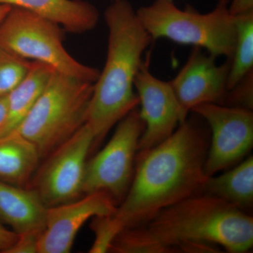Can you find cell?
<instances>
[{"mask_svg": "<svg viewBox=\"0 0 253 253\" xmlns=\"http://www.w3.org/2000/svg\"><path fill=\"white\" fill-rule=\"evenodd\" d=\"M209 144L208 131L186 119L167 139L136 155L126 196L116 212L101 218L105 229L116 239L124 229L142 225L165 208L200 194L208 177Z\"/></svg>", "mask_w": 253, "mask_h": 253, "instance_id": "1", "label": "cell"}, {"mask_svg": "<svg viewBox=\"0 0 253 253\" xmlns=\"http://www.w3.org/2000/svg\"><path fill=\"white\" fill-rule=\"evenodd\" d=\"M253 110L218 104H203L193 112L207 122L211 132L204 165L207 176L241 162L253 146Z\"/></svg>", "mask_w": 253, "mask_h": 253, "instance_id": "9", "label": "cell"}, {"mask_svg": "<svg viewBox=\"0 0 253 253\" xmlns=\"http://www.w3.org/2000/svg\"><path fill=\"white\" fill-rule=\"evenodd\" d=\"M41 159L36 145L17 131L0 138V180L28 187Z\"/></svg>", "mask_w": 253, "mask_h": 253, "instance_id": "15", "label": "cell"}, {"mask_svg": "<svg viewBox=\"0 0 253 253\" xmlns=\"http://www.w3.org/2000/svg\"><path fill=\"white\" fill-rule=\"evenodd\" d=\"M151 51H147L134 80V87L141 106L139 113L145 123L137 154H143L167 139L177 126L187 119L183 115L169 82L161 81L151 73Z\"/></svg>", "mask_w": 253, "mask_h": 253, "instance_id": "10", "label": "cell"}, {"mask_svg": "<svg viewBox=\"0 0 253 253\" xmlns=\"http://www.w3.org/2000/svg\"><path fill=\"white\" fill-rule=\"evenodd\" d=\"M253 72L248 74L239 84L227 91L224 99L228 104L226 106L253 110Z\"/></svg>", "mask_w": 253, "mask_h": 253, "instance_id": "20", "label": "cell"}, {"mask_svg": "<svg viewBox=\"0 0 253 253\" xmlns=\"http://www.w3.org/2000/svg\"><path fill=\"white\" fill-rule=\"evenodd\" d=\"M11 8V6L9 5L0 4V23L6 17Z\"/></svg>", "mask_w": 253, "mask_h": 253, "instance_id": "25", "label": "cell"}, {"mask_svg": "<svg viewBox=\"0 0 253 253\" xmlns=\"http://www.w3.org/2000/svg\"><path fill=\"white\" fill-rule=\"evenodd\" d=\"M145 129L135 109L119 123L108 144L86 161L83 194L103 191L117 204L131 185L135 169L138 145Z\"/></svg>", "mask_w": 253, "mask_h": 253, "instance_id": "7", "label": "cell"}, {"mask_svg": "<svg viewBox=\"0 0 253 253\" xmlns=\"http://www.w3.org/2000/svg\"><path fill=\"white\" fill-rule=\"evenodd\" d=\"M168 1H173V0H168Z\"/></svg>", "mask_w": 253, "mask_h": 253, "instance_id": "26", "label": "cell"}, {"mask_svg": "<svg viewBox=\"0 0 253 253\" xmlns=\"http://www.w3.org/2000/svg\"><path fill=\"white\" fill-rule=\"evenodd\" d=\"M236 16L237 36L228 76V91L253 71V11Z\"/></svg>", "mask_w": 253, "mask_h": 253, "instance_id": "18", "label": "cell"}, {"mask_svg": "<svg viewBox=\"0 0 253 253\" xmlns=\"http://www.w3.org/2000/svg\"><path fill=\"white\" fill-rule=\"evenodd\" d=\"M117 207L109 194L96 191L72 202L48 208L38 253L71 252L78 231L86 221L98 216L111 215Z\"/></svg>", "mask_w": 253, "mask_h": 253, "instance_id": "12", "label": "cell"}, {"mask_svg": "<svg viewBox=\"0 0 253 253\" xmlns=\"http://www.w3.org/2000/svg\"><path fill=\"white\" fill-rule=\"evenodd\" d=\"M62 30L50 20L11 6L0 23V46L29 61L49 65L57 72L94 83L100 71L70 55L63 46Z\"/></svg>", "mask_w": 253, "mask_h": 253, "instance_id": "6", "label": "cell"}, {"mask_svg": "<svg viewBox=\"0 0 253 253\" xmlns=\"http://www.w3.org/2000/svg\"><path fill=\"white\" fill-rule=\"evenodd\" d=\"M6 109H7L6 96L0 98V126H2L6 118Z\"/></svg>", "mask_w": 253, "mask_h": 253, "instance_id": "24", "label": "cell"}, {"mask_svg": "<svg viewBox=\"0 0 253 253\" xmlns=\"http://www.w3.org/2000/svg\"><path fill=\"white\" fill-rule=\"evenodd\" d=\"M208 243L231 253L253 246V219L224 200L195 194L160 211L142 225L127 228L114 239L109 252L179 253L186 243Z\"/></svg>", "mask_w": 253, "mask_h": 253, "instance_id": "2", "label": "cell"}, {"mask_svg": "<svg viewBox=\"0 0 253 253\" xmlns=\"http://www.w3.org/2000/svg\"><path fill=\"white\" fill-rule=\"evenodd\" d=\"M104 16L109 29L107 57L94 83L86 121L94 134L93 148L139 104L134 80L153 41L127 0L113 1Z\"/></svg>", "mask_w": 253, "mask_h": 253, "instance_id": "3", "label": "cell"}, {"mask_svg": "<svg viewBox=\"0 0 253 253\" xmlns=\"http://www.w3.org/2000/svg\"><path fill=\"white\" fill-rule=\"evenodd\" d=\"M55 70L49 65L33 61L23 81L6 96V118L0 126V138L14 132L33 109Z\"/></svg>", "mask_w": 253, "mask_h": 253, "instance_id": "16", "label": "cell"}, {"mask_svg": "<svg viewBox=\"0 0 253 253\" xmlns=\"http://www.w3.org/2000/svg\"><path fill=\"white\" fill-rule=\"evenodd\" d=\"M215 59L194 46L184 66L169 82L184 117L199 105L224 102L231 60L217 65Z\"/></svg>", "mask_w": 253, "mask_h": 253, "instance_id": "11", "label": "cell"}, {"mask_svg": "<svg viewBox=\"0 0 253 253\" xmlns=\"http://www.w3.org/2000/svg\"><path fill=\"white\" fill-rule=\"evenodd\" d=\"M229 0H219L211 12L179 9L172 1L156 0L136 11L152 40L167 38L180 44L206 49L214 57L231 60L237 36V17L229 11Z\"/></svg>", "mask_w": 253, "mask_h": 253, "instance_id": "4", "label": "cell"}, {"mask_svg": "<svg viewBox=\"0 0 253 253\" xmlns=\"http://www.w3.org/2000/svg\"><path fill=\"white\" fill-rule=\"evenodd\" d=\"M18 238V234L8 229L0 221V253H6L16 243Z\"/></svg>", "mask_w": 253, "mask_h": 253, "instance_id": "22", "label": "cell"}, {"mask_svg": "<svg viewBox=\"0 0 253 253\" xmlns=\"http://www.w3.org/2000/svg\"><path fill=\"white\" fill-rule=\"evenodd\" d=\"M32 63L0 46V98L7 96L23 81Z\"/></svg>", "mask_w": 253, "mask_h": 253, "instance_id": "19", "label": "cell"}, {"mask_svg": "<svg viewBox=\"0 0 253 253\" xmlns=\"http://www.w3.org/2000/svg\"><path fill=\"white\" fill-rule=\"evenodd\" d=\"M113 1H116V0H113Z\"/></svg>", "mask_w": 253, "mask_h": 253, "instance_id": "27", "label": "cell"}, {"mask_svg": "<svg viewBox=\"0 0 253 253\" xmlns=\"http://www.w3.org/2000/svg\"><path fill=\"white\" fill-rule=\"evenodd\" d=\"M200 193L224 200L243 211L252 208L253 156L220 175L208 176Z\"/></svg>", "mask_w": 253, "mask_h": 253, "instance_id": "17", "label": "cell"}, {"mask_svg": "<svg viewBox=\"0 0 253 253\" xmlns=\"http://www.w3.org/2000/svg\"><path fill=\"white\" fill-rule=\"evenodd\" d=\"M0 4L28 10L77 34L94 29L99 19L94 5L83 0H0Z\"/></svg>", "mask_w": 253, "mask_h": 253, "instance_id": "14", "label": "cell"}, {"mask_svg": "<svg viewBox=\"0 0 253 253\" xmlns=\"http://www.w3.org/2000/svg\"><path fill=\"white\" fill-rule=\"evenodd\" d=\"M94 142L92 131L85 124L44 158L28 187L36 191L46 208L83 196L84 169Z\"/></svg>", "mask_w": 253, "mask_h": 253, "instance_id": "8", "label": "cell"}, {"mask_svg": "<svg viewBox=\"0 0 253 253\" xmlns=\"http://www.w3.org/2000/svg\"><path fill=\"white\" fill-rule=\"evenodd\" d=\"M47 208L29 187L0 180V221L18 234L41 233L45 228Z\"/></svg>", "mask_w": 253, "mask_h": 253, "instance_id": "13", "label": "cell"}, {"mask_svg": "<svg viewBox=\"0 0 253 253\" xmlns=\"http://www.w3.org/2000/svg\"><path fill=\"white\" fill-rule=\"evenodd\" d=\"M94 83L54 71L15 131L32 141L42 159L86 124Z\"/></svg>", "mask_w": 253, "mask_h": 253, "instance_id": "5", "label": "cell"}, {"mask_svg": "<svg viewBox=\"0 0 253 253\" xmlns=\"http://www.w3.org/2000/svg\"><path fill=\"white\" fill-rule=\"evenodd\" d=\"M229 11L232 16H239L253 11V0H231Z\"/></svg>", "mask_w": 253, "mask_h": 253, "instance_id": "23", "label": "cell"}, {"mask_svg": "<svg viewBox=\"0 0 253 253\" xmlns=\"http://www.w3.org/2000/svg\"><path fill=\"white\" fill-rule=\"evenodd\" d=\"M41 233L27 232L18 234L16 243L6 253H38Z\"/></svg>", "mask_w": 253, "mask_h": 253, "instance_id": "21", "label": "cell"}]
</instances>
